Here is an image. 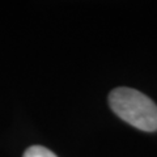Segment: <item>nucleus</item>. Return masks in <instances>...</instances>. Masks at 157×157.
<instances>
[{
	"label": "nucleus",
	"mask_w": 157,
	"mask_h": 157,
	"mask_svg": "<svg viewBox=\"0 0 157 157\" xmlns=\"http://www.w3.org/2000/svg\"><path fill=\"white\" fill-rule=\"evenodd\" d=\"M109 105L121 119L135 128L157 131V105L141 92L126 86L117 88L109 94Z\"/></svg>",
	"instance_id": "1"
},
{
	"label": "nucleus",
	"mask_w": 157,
	"mask_h": 157,
	"mask_svg": "<svg viewBox=\"0 0 157 157\" xmlns=\"http://www.w3.org/2000/svg\"><path fill=\"white\" fill-rule=\"evenodd\" d=\"M22 157H56L50 149L42 145H33L25 151Z\"/></svg>",
	"instance_id": "2"
}]
</instances>
